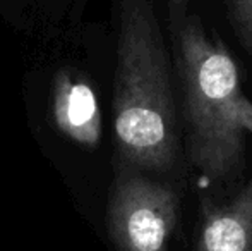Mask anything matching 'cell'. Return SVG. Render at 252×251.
<instances>
[{
	"label": "cell",
	"mask_w": 252,
	"mask_h": 251,
	"mask_svg": "<svg viewBox=\"0 0 252 251\" xmlns=\"http://www.w3.org/2000/svg\"><path fill=\"white\" fill-rule=\"evenodd\" d=\"M172 30L184 157L223 196L239 188L246 174L252 100L235 57L197 14L173 19Z\"/></svg>",
	"instance_id": "cell-1"
},
{
	"label": "cell",
	"mask_w": 252,
	"mask_h": 251,
	"mask_svg": "<svg viewBox=\"0 0 252 251\" xmlns=\"http://www.w3.org/2000/svg\"><path fill=\"white\" fill-rule=\"evenodd\" d=\"M119 10L113 129L120 165L170 176L180 162L179 102L170 54L150 0H115Z\"/></svg>",
	"instance_id": "cell-2"
},
{
	"label": "cell",
	"mask_w": 252,
	"mask_h": 251,
	"mask_svg": "<svg viewBox=\"0 0 252 251\" xmlns=\"http://www.w3.org/2000/svg\"><path fill=\"white\" fill-rule=\"evenodd\" d=\"M180 194L168 181L120 165L108 194L106 229L117 251H170Z\"/></svg>",
	"instance_id": "cell-3"
},
{
	"label": "cell",
	"mask_w": 252,
	"mask_h": 251,
	"mask_svg": "<svg viewBox=\"0 0 252 251\" xmlns=\"http://www.w3.org/2000/svg\"><path fill=\"white\" fill-rule=\"evenodd\" d=\"M194 251H252V179L228 194H202Z\"/></svg>",
	"instance_id": "cell-4"
},
{
	"label": "cell",
	"mask_w": 252,
	"mask_h": 251,
	"mask_svg": "<svg viewBox=\"0 0 252 251\" xmlns=\"http://www.w3.org/2000/svg\"><path fill=\"white\" fill-rule=\"evenodd\" d=\"M53 121L60 133L86 148H96L101 140V112L88 81L60 72L55 77L52 100Z\"/></svg>",
	"instance_id": "cell-5"
},
{
	"label": "cell",
	"mask_w": 252,
	"mask_h": 251,
	"mask_svg": "<svg viewBox=\"0 0 252 251\" xmlns=\"http://www.w3.org/2000/svg\"><path fill=\"white\" fill-rule=\"evenodd\" d=\"M221 3L237 41L252 57V0H221Z\"/></svg>",
	"instance_id": "cell-6"
},
{
	"label": "cell",
	"mask_w": 252,
	"mask_h": 251,
	"mask_svg": "<svg viewBox=\"0 0 252 251\" xmlns=\"http://www.w3.org/2000/svg\"><path fill=\"white\" fill-rule=\"evenodd\" d=\"M190 0H168V7H170V16L172 21L180 17L182 14H186V5Z\"/></svg>",
	"instance_id": "cell-7"
}]
</instances>
